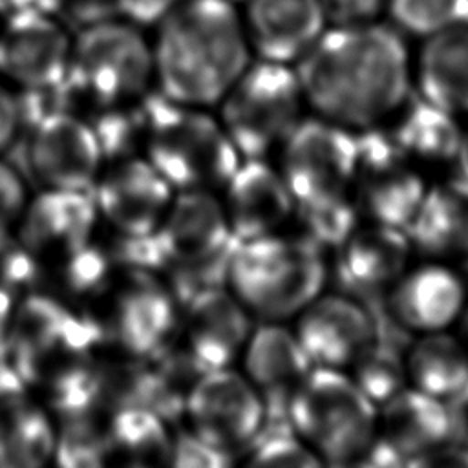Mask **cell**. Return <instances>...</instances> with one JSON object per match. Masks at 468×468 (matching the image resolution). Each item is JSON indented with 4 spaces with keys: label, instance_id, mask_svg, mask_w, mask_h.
Returning a JSON list of instances; mask_svg holds the SVG:
<instances>
[{
    "label": "cell",
    "instance_id": "1",
    "mask_svg": "<svg viewBox=\"0 0 468 468\" xmlns=\"http://www.w3.org/2000/svg\"><path fill=\"white\" fill-rule=\"evenodd\" d=\"M292 66L305 106L353 132L386 122L413 86L400 35L375 22L325 27Z\"/></svg>",
    "mask_w": 468,
    "mask_h": 468
},
{
    "label": "cell",
    "instance_id": "2",
    "mask_svg": "<svg viewBox=\"0 0 468 468\" xmlns=\"http://www.w3.org/2000/svg\"><path fill=\"white\" fill-rule=\"evenodd\" d=\"M5 351L24 388L55 420L101 406L102 342L91 316L44 291L15 305Z\"/></svg>",
    "mask_w": 468,
    "mask_h": 468
},
{
    "label": "cell",
    "instance_id": "3",
    "mask_svg": "<svg viewBox=\"0 0 468 468\" xmlns=\"http://www.w3.org/2000/svg\"><path fill=\"white\" fill-rule=\"evenodd\" d=\"M155 90L186 106L214 108L250 64L243 16L230 0H179L152 42Z\"/></svg>",
    "mask_w": 468,
    "mask_h": 468
},
{
    "label": "cell",
    "instance_id": "4",
    "mask_svg": "<svg viewBox=\"0 0 468 468\" xmlns=\"http://www.w3.org/2000/svg\"><path fill=\"white\" fill-rule=\"evenodd\" d=\"M325 254L291 230L236 241L225 287L258 322H289L327 283Z\"/></svg>",
    "mask_w": 468,
    "mask_h": 468
},
{
    "label": "cell",
    "instance_id": "5",
    "mask_svg": "<svg viewBox=\"0 0 468 468\" xmlns=\"http://www.w3.org/2000/svg\"><path fill=\"white\" fill-rule=\"evenodd\" d=\"M141 155L176 192H219L241 161L210 108L177 104L157 90L148 95Z\"/></svg>",
    "mask_w": 468,
    "mask_h": 468
},
{
    "label": "cell",
    "instance_id": "6",
    "mask_svg": "<svg viewBox=\"0 0 468 468\" xmlns=\"http://www.w3.org/2000/svg\"><path fill=\"white\" fill-rule=\"evenodd\" d=\"M64 88L79 113L139 101L155 88L152 42L124 18L77 31Z\"/></svg>",
    "mask_w": 468,
    "mask_h": 468
},
{
    "label": "cell",
    "instance_id": "7",
    "mask_svg": "<svg viewBox=\"0 0 468 468\" xmlns=\"http://www.w3.org/2000/svg\"><path fill=\"white\" fill-rule=\"evenodd\" d=\"M378 408L346 369L311 367L291 393L289 428L322 464H353L377 435Z\"/></svg>",
    "mask_w": 468,
    "mask_h": 468
},
{
    "label": "cell",
    "instance_id": "8",
    "mask_svg": "<svg viewBox=\"0 0 468 468\" xmlns=\"http://www.w3.org/2000/svg\"><path fill=\"white\" fill-rule=\"evenodd\" d=\"M152 238L157 250V274L181 305L197 291L223 283L236 238L218 192H176Z\"/></svg>",
    "mask_w": 468,
    "mask_h": 468
},
{
    "label": "cell",
    "instance_id": "9",
    "mask_svg": "<svg viewBox=\"0 0 468 468\" xmlns=\"http://www.w3.org/2000/svg\"><path fill=\"white\" fill-rule=\"evenodd\" d=\"M216 108L241 159H269L307 106L292 64L258 58L250 60Z\"/></svg>",
    "mask_w": 468,
    "mask_h": 468
},
{
    "label": "cell",
    "instance_id": "10",
    "mask_svg": "<svg viewBox=\"0 0 468 468\" xmlns=\"http://www.w3.org/2000/svg\"><path fill=\"white\" fill-rule=\"evenodd\" d=\"M102 349L132 358H155L176 340L181 302L154 271L119 269L101 302L88 311Z\"/></svg>",
    "mask_w": 468,
    "mask_h": 468
},
{
    "label": "cell",
    "instance_id": "11",
    "mask_svg": "<svg viewBox=\"0 0 468 468\" xmlns=\"http://www.w3.org/2000/svg\"><path fill=\"white\" fill-rule=\"evenodd\" d=\"M276 154L294 203L316 205L349 196L356 172L353 130L314 113L303 115Z\"/></svg>",
    "mask_w": 468,
    "mask_h": 468
},
{
    "label": "cell",
    "instance_id": "12",
    "mask_svg": "<svg viewBox=\"0 0 468 468\" xmlns=\"http://www.w3.org/2000/svg\"><path fill=\"white\" fill-rule=\"evenodd\" d=\"M356 172L351 199L362 221L399 229L415 216L428 181L400 150L388 122L355 132Z\"/></svg>",
    "mask_w": 468,
    "mask_h": 468
},
{
    "label": "cell",
    "instance_id": "13",
    "mask_svg": "<svg viewBox=\"0 0 468 468\" xmlns=\"http://www.w3.org/2000/svg\"><path fill=\"white\" fill-rule=\"evenodd\" d=\"M267 417L260 393L232 366L201 373L192 382L181 419L186 431L232 459L258 439Z\"/></svg>",
    "mask_w": 468,
    "mask_h": 468
},
{
    "label": "cell",
    "instance_id": "14",
    "mask_svg": "<svg viewBox=\"0 0 468 468\" xmlns=\"http://www.w3.org/2000/svg\"><path fill=\"white\" fill-rule=\"evenodd\" d=\"M252 320L225 283L201 289L183 302L172 347L197 375L232 367L254 327Z\"/></svg>",
    "mask_w": 468,
    "mask_h": 468
},
{
    "label": "cell",
    "instance_id": "15",
    "mask_svg": "<svg viewBox=\"0 0 468 468\" xmlns=\"http://www.w3.org/2000/svg\"><path fill=\"white\" fill-rule=\"evenodd\" d=\"M91 190L101 229L126 238L154 236L176 196L143 155L108 161Z\"/></svg>",
    "mask_w": 468,
    "mask_h": 468
},
{
    "label": "cell",
    "instance_id": "16",
    "mask_svg": "<svg viewBox=\"0 0 468 468\" xmlns=\"http://www.w3.org/2000/svg\"><path fill=\"white\" fill-rule=\"evenodd\" d=\"M68 27L44 11H11L0 24V80L13 91L64 82L71 55Z\"/></svg>",
    "mask_w": 468,
    "mask_h": 468
},
{
    "label": "cell",
    "instance_id": "17",
    "mask_svg": "<svg viewBox=\"0 0 468 468\" xmlns=\"http://www.w3.org/2000/svg\"><path fill=\"white\" fill-rule=\"evenodd\" d=\"M27 132V165L42 188L91 190L106 161L97 135L82 113L55 112Z\"/></svg>",
    "mask_w": 468,
    "mask_h": 468
},
{
    "label": "cell",
    "instance_id": "18",
    "mask_svg": "<svg viewBox=\"0 0 468 468\" xmlns=\"http://www.w3.org/2000/svg\"><path fill=\"white\" fill-rule=\"evenodd\" d=\"M292 331L314 367L347 369L377 340V325L358 298L327 292L313 298L294 318Z\"/></svg>",
    "mask_w": 468,
    "mask_h": 468
},
{
    "label": "cell",
    "instance_id": "19",
    "mask_svg": "<svg viewBox=\"0 0 468 468\" xmlns=\"http://www.w3.org/2000/svg\"><path fill=\"white\" fill-rule=\"evenodd\" d=\"M101 229L88 192L42 188L29 196L15 236L24 249L46 265L90 245Z\"/></svg>",
    "mask_w": 468,
    "mask_h": 468
},
{
    "label": "cell",
    "instance_id": "20",
    "mask_svg": "<svg viewBox=\"0 0 468 468\" xmlns=\"http://www.w3.org/2000/svg\"><path fill=\"white\" fill-rule=\"evenodd\" d=\"M468 300V285L450 261L430 260L408 265L386 292L388 311L410 333L452 329Z\"/></svg>",
    "mask_w": 468,
    "mask_h": 468
},
{
    "label": "cell",
    "instance_id": "21",
    "mask_svg": "<svg viewBox=\"0 0 468 468\" xmlns=\"http://www.w3.org/2000/svg\"><path fill=\"white\" fill-rule=\"evenodd\" d=\"M236 241L285 230L294 199L269 159H241L218 192Z\"/></svg>",
    "mask_w": 468,
    "mask_h": 468
},
{
    "label": "cell",
    "instance_id": "22",
    "mask_svg": "<svg viewBox=\"0 0 468 468\" xmlns=\"http://www.w3.org/2000/svg\"><path fill=\"white\" fill-rule=\"evenodd\" d=\"M377 439L391 450L400 464L455 441V420L450 402L406 386L378 406Z\"/></svg>",
    "mask_w": 468,
    "mask_h": 468
},
{
    "label": "cell",
    "instance_id": "23",
    "mask_svg": "<svg viewBox=\"0 0 468 468\" xmlns=\"http://www.w3.org/2000/svg\"><path fill=\"white\" fill-rule=\"evenodd\" d=\"M333 254L344 292L386 294L410 265L413 247L404 229L360 221Z\"/></svg>",
    "mask_w": 468,
    "mask_h": 468
},
{
    "label": "cell",
    "instance_id": "24",
    "mask_svg": "<svg viewBox=\"0 0 468 468\" xmlns=\"http://www.w3.org/2000/svg\"><path fill=\"white\" fill-rule=\"evenodd\" d=\"M239 371L265 402L267 413L282 410L313 364L287 322H260L252 327L241 356Z\"/></svg>",
    "mask_w": 468,
    "mask_h": 468
},
{
    "label": "cell",
    "instance_id": "25",
    "mask_svg": "<svg viewBox=\"0 0 468 468\" xmlns=\"http://www.w3.org/2000/svg\"><path fill=\"white\" fill-rule=\"evenodd\" d=\"M252 53L294 64L327 27L318 0H247L241 13Z\"/></svg>",
    "mask_w": 468,
    "mask_h": 468
},
{
    "label": "cell",
    "instance_id": "26",
    "mask_svg": "<svg viewBox=\"0 0 468 468\" xmlns=\"http://www.w3.org/2000/svg\"><path fill=\"white\" fill-rule=\"evenodd\" d=\"M404 230L413 252L424 258L450 263L468 258V181L453 174L428 183Z\"/></svg>",
    "mask_w": 468,
    "mask_h": 468
},
{
    "label": "cell",
    "instance_id": "27",
    "mask_svg": "<svg viewBox=\"0 0 468 468\" xmlns=\"http://www.w3.org/2000/svg\"><path fill=\"white\" fill-rule=\"evenodd\" d=\"M422 99L468 119V24L426 37L413 69Z\"/></svg>",
    "mask_w": 468,
    "mask_h": 468
},
{
    "label": "cell",
    "instance_id": "28",
    "mask_svg": "<svg viewBox=\"0 0 468 468\" xmlns=\"http://www.w3.org/2000/svg\"><path fill=\"white\" fill-rule=\"evenodd\" d=\"M57 420L27 389L0 397V468L53 463Z\"/></svg>",
    "mask_w": 468,
    "mask_h": 468
},
{
    "label": "cell",
    "instance_id": "29",
    "mask_svg": "<svg viewBox=\"0 0 468 468\" xmlns=\"http://www.w3.org/2000/svg\"><path fill=\"white\" fill-rule=\"evenodd\" d=\"M386 122L404 155L419 168L453 165L463 132L455 115L419 95L408 97Z\"/></svg>",
    "mask_w": 468,
    "mask_h": 468
},
{
    "label": "cell",
    "instance_id": "30",
    "mask_svg": "<svg viewBox=\"0 0 468 468\" xmlns=\"http://www.w3.org/2000/svg\"><path fill=\"white\" fill-rule=\"evenodd\" d=\"M172 446V424L154 410L119 408L104 419V466H168Z\"/></svg>",
    "mask_w": 468,
    "mask_h": 468
},
{
    "label": "cell",
    "instance_id": "31",
    "mask_svg": "<svg viewBox=\"0 0 468 468\" xmlns=\"http://www.w3.org/2000/svg\"><path fill=\"white\" fill-rule=\"evenodd\" d=\"M117 272L119 267L97 234L90 245L42 265L40 291L88 313L106 294Z\"/></svg>",
    "mask_w": 468,
    "mask_h": 468
},
{
    "label": "cell",
    "instance_id": "32",
    "mask_svg": "<svg viewBox=\"0 0 468 468\" xmlns=\"http://www.w3.org/2000/svg\"><path fill=\"white\" fill-rule=\"evenodd\" d=\"M408 386L446 402L468 384V351L452 329L417 335L404 353Z\"/></svg>",
    "mask_w": 468,
    "mask_h": 468
},
{
    "label": "cell",
    "instance_id": "33",
    "mask_svg": "<svg viewBox=\"0 0 468 468\" xmlns=\"http://www.w3.org/2000/svg\"><path fill=\"white\" fill-rule=\"evenodd\" d=\"M360 221L351 196H346L316 205L294 203L287 229L325 254L335 252Z\"/></svg>",
    "mask_w": 468,
    "mask_h": 468
},
{
    "label": "cell",
    "instance_id": "34",
    "mask_svg": "<svg viewBox=\"0 0 468 468\" xmlns=\"http://www.w3.org/2000/svg\"><path fill=\"white\" fill-rule=\"evenodd\" d=\"M346 371L377 408L408 386L404 355L378 340L369 344Z\"/></svg>",
    "mask_w": 468,
    "mask_h": 468
},
{
    "label": "cell",
    "instance_id": "35",
    "mask_svg": "<svg viewBox=\"0 0 468 468\" xmlns=\"http://www.w3.org/2000/svg\"><path fill=\"white\" fill-rule=\"evenodd\" d=\"M393 22L417 37L468 24V0H388Z\"/></svg>",
    "mask_w": 468,
    "mask_h": 468
},
{
    "label": "cell",
    "instance_id": "36",
    "mask_svg": "<svg viewBox=\"0 0 468 468\" xmlns=\"http://www.w3.org/2000/svg\"><path fill=\"white\" fill-rule=\"evenodd\" d=\"M40 287L42 265L24 249L15 232L0 234V291L18 302Z\"/></svg>",
    "mask_w": 468,
    "mask_h": 468
},
{
    "label": "cell",
    "instance_id": "37",
    "mask_svg": "<svg viewBox=\"0 0 468 468\" xmlns=\"http://www.w3.org/2000/svg\"><path fill=\"white\" fill-rule=\"evenodd\" d=\"M243 463L256 468H302L322 464L292 430L289 433H274L267 437H261L260 433L247 448Z\"/></svg>",
    "mask_w": 468,
    "mask_h": 468
},
{
    "label": "cell",
    "instance_id": "38",
    "mask_svg": "<svg viewBox=\"0 0 468 468\" xmlns=\"http://www.w3.org/2000/svg\"><path fill=\"white\" fill-rule=\"evenodd\" d=\"M55 13L68 29L80 31L84 27L122 18L119 0H60Z\"/></svg>",
    "mask_w": 468,
    "mask_h": 468
},
{
    "label": "cell",
    "instance_id": "39",
    "mask_svg": "<svg viewBox=\"0 0 468 468\" xmlns=\"http://www.w3.org/2000/svg\"><path fill=\"white\" fill-rule=\"evenodd\" d=\"M27 199L29 194L20 174L0 159V234L15 232Z\"/></svg>",
    "mask_w": 468,
    "mask_h": 468
},
{
    "label": "cell",
    "instance_id": "40",
    "mask_svg": "<svg viewBox=\"0 0 468 468\" xmlns=\"http://www.w3.org/2000/svg\"><path fill=\"white\" fill-rule=\"evenodd\" d=\"M230 459L214 448L201 442L185 428L179 433H174L172 459L170 466H225Z\"/></svg>",
    "mask_w": 468,
    "mask_h": 468
},
{
    "label": "cell",
    "instance_id": "41",
    "mask_svg": "<svg viewBox=\"0 0 468 468\" xmlns=\"http://www.w3.org/2000/svg\"><path fill=\"white\" fill-rule=\"evenodd\" d=\"M327 26L373 22L388 0H318Z\"/></svg>",
    "mask_w": 468,
    "mask_h": 468
},
{
    "label": "cell",
    "instance_id": "42",
    "mask_svg": "<svg viewBox=\"0 0 468 468\" xmlns=\"http://www.w3.org/2000/svg\"><path fill=\"white\" fill-rule=\"evenodd\" d=\"M179 0H119L121 16L135 26L159 24Z\"/></svg>",
    "mask_w": 468,
    "mask_h": 468
},
{
    "label": "cell",
    "instance_id": "43",
    "mask_svg": "<svg viewBox=\"0 0 468 468\" xmlns=\"http://www.w3.org/2000/svg\"><path fill=\"white\" fill-rule=\"evenodd\" d=\"M20 132L22 122L16 95L0 80V155L15 143Z\"/></svg>",
    "mask_w": 468,
    "mask_h": 468
},
{
    "label": "cell",
    "instance_id": "44",
    "mask_svg": "<svg viewBox=\"0 0 468 468\" xmlns=\"http://www.w3.org/2000/svg\"><path fill=\"white\" fill-rule=\"evenodd\" d=\"M60 0H4V5L9 11H44L53 13L57 11Z\"/></svg>",
    "mask_w": 468,
    "mask_h": 468
},
{
    "label": "cell",
    "instance_id": "45",
    "mask_svg": "<svg viewBox=\"0 0 468 468\" xmlns=\"http://www.w3.org/2000/svg\"><path fill=\"white\" fill-rule=\"evenodd\" d=\"M452 166H455V176L468 181V119H466V126L463 124L457 155H455V161Z\"/></svg>",
    "mask_w": 468,
    "mask_h": 468
},
{
    "label": "cell",
    "instance_id": "46",
    "mask_svg": "<svg viewBox=\"0 0 468 468\" xmlns=\"http://www.w3.org/2000/svg\"><path fill=\"white\" fill-rule=\"evenodd\" d=\"M18 302L15 298H11L9 294H5L4 291H0V347L5 346V335H7V327L15 311V305Z\"/></svg>",
    "mask_w": 468,
    "mask_h": 468
},
{
    "label": "cell",
    "instance_id": "47",
    "mask_svg": "<svg viewBox=\"0 0 468 468\" xmlns=\"http://www.w3.org/2000/svg\"><path fill=\"white\" fill-rule=\"evenodd\" d=\"M452 331L455 333V336L463 342V346H464L466 351H468V300H466L464 307L461 309V313H459L455 324L452 325Z\"/></svg>",
    "mask_w": 468,
    "mask_h": 468
},
{
    "label": "cell",
    "instance_id": "48",
    "mask_svg": "<svg viewBox=\"0 0 468 468\" xmlns=\"http://www.w3.org/2000/svg\"><path fill=\"white\" fill-rule=\"evenodd\" d=\"M2 9H5V5H4V0H0V11H2Z\"/></svg>",
    "mask_w": 468,
    "mask_h": 468
}]
</instances>
